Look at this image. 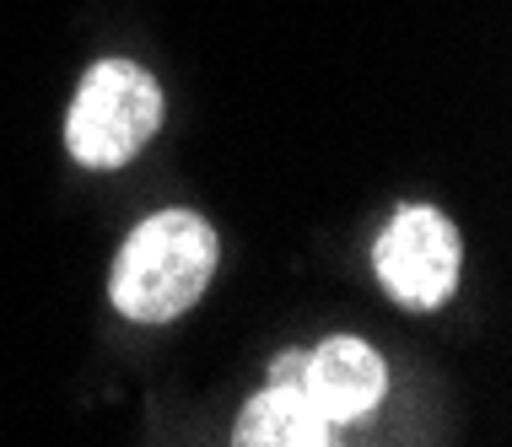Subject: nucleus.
<instances>
[{"instance_id":"obj_1","label":"nucleus","mask_w":512,"mask_h":447,"mask_svg":"<svg viewBox=\"0 0 512 447\" xmlns=\"http://www.w3.org/2000/svg\"><path fill=\"white\" fill-rule=\"evenodd\" d=\"M216 259H221V243L205 216L157 211L124 237L114 270H108V297L135 324H173L211 286Z\"/></svg>"},{"instance_id":"obj_2","label":"nucleus","mask_w":512,"mask_h":447,"mask_svg":"<svg viewBox=\"0 0 512 447\" xmlns=\"http://www.w3.org/2000/svg\"><path fill=\"white\" fill-rule=\"evenodd\" d=\"M162 124V87L135 60H98L71 97L65 151L81 167H124Z\"/></svg>"},{"instance_id":"obj_3","label":"nucleus","mask_w":512,"mask_h":447,"mask_svg":"<svg viewBox=\"0 0 512 447\" xmlns=\"http://www.w3.org/2000/svg\"><path fill=\"white\" fill-rule=\"evenodd\" d=\"M372 264H378V281L394 302L426 313V307H442L453 297L464 248H459L453 221L442 211H432V205H405V211L378 232Z\"/></svg>"},{"instance_id":"obj_4","label":"nucleus","mask_w":512,"mask_h":447,"mask_svg":"<svg viewBox=\"0 0 512 447\" xmlns=\"http://www.w3.org/2000/svg\"><path fill=\"white\" fill-rule=\"evenodd\" d=\"M297 388L313 399V410L324 415L329 426H356L367 421L372 410L389 394V367L356 334H329L324 345H313L302 356V377Z\"/></svg>"},{"instance_id":"obj_5","label":"nucleus","mask_w":512,"mask_h":447,"mask_svg":"<svg viewBox=\"0 0 512 447\" xmlns=\"http://www.w3.org/2000/svg\"><path fill=\"white\" fill-rule=\"evenodd\" d=\"M232 442L238 447H324L335 442V426L313 410V399L297 383H265L243 404Z\"/></svg>"},{"instance_id":"obj_6","label":"nucleus","mask_w":512,"mask_h":447,"mask_svg":"<svg viewBox=\"0 0 512 447\" xmlns=\"http://www.w3.org/2000/svg\"><path fill=\"white\" fill-rule=\"evenodd\" d=\"M302 356H308V351H286V356H275L270 383H297V377H302Z\"/></svg>"}]
</instances>
